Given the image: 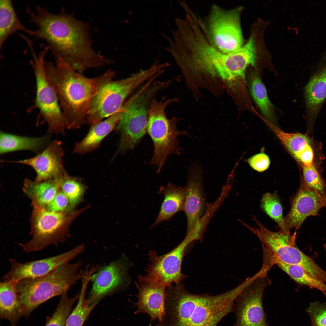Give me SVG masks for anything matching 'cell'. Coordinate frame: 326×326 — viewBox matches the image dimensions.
<instances>
[{
  "label": "cell",
  "mask_w": 326,
  "mask_h": 326,
  "mask_svg": "<svg viewBox=\"0 0 326 326\" xmlns=\"http://www.w3.org/2000/svg\"><path fill=\"white\" fill-rule=\"evenodd\" d=\"M252 217L258 229L244 225L260 240L264 250L282 262L298 265L307 272L312 270L314 260L296 247V232L292 235L290 232H285L280 229L272 232L263 225L255 216Z\"/></svg>",
  "instance_id": "12"
},
{
  "label": "cell",
  "mask_w": 326,
  "mask_h": 326,
  "mask_svg": "<svg viewBox=\"0 0 326 326\" xmlns=\"http://www.w3.org/2000/svg\"><path fill=\"white\" fill-rule=\"evenodd\" d=\"M81 266L80 262L68 263L43 276L17 281L16 287L23 316L28 317L43 303L67 292L84 276L86 270H80Z\"/></svg>",
  "instance_id": "5"
},
{
  "label": "cell",
  "mask_w": 326,
  "mask_h": 326,
  "mask_svg": "<svg viewBox=\"0 0 326 326\" xmlns=\"http://www.w3.org/2000/svg\"><path fill=\"white\" fill-rule=\"evenodd\" d=\"M31 218V239L18 245L26 253L43 250L49 246H57L68 236V227L71 215L67 213H56L44 207L32 206Z\"/></svg>",
  "instance_id": "10"
},
{
  "label": "cell",
  "mask_w": 326,
  "mask_h": 326,
  "mask_svg": "<svg viewBox=\"0 0 326 326\" xmlns=\"http://www.w3.org/2000/svg\"><path fill=\"white\" fill-rule=\"evenodd\" d=\"M138 279V300L134 304L137 309L134 313L148 314L152 322L157 319L161 321L165 313L166 287L157 283Z\"/></svg>",
  "instance_id": "21"
},
{
  "label": "cell",
  "mask_w": 326,
  "mask_h": 326,
  "mask_svg": "<svg viewBox=\"0 0 326 326\" xmlns=\"http://www.w3.org/2000/svg\"><path fill=\"white\" fill-rule=\"evenodd\" d=\"M125 107L124 104L118 111L105 120L91 125L86 135L75 145L73 152L83 154L93 151L98 148L103 139L112 131L115 130Z\"/></svg>",
  "instance_id": "22"
},
{
  "label": "cell",
  "mask_w": 326,
  "mask_h": 326,
  "mask_svg": "<svg viewBox=\"0 0 326 326\" xmlns=\"http://www.w3.org/2000/svg\"><path fill=\"white\" fill-rule=\"evenodd\" d=\"M291 208L283 217L285 232L295 229L296 232L308 216L318 215L321 208L326 207V194L320 193L308 188L301 177L299 187L290 200Z\"/></svg>",
  "instance_id": "16"
},
{
  "label": "cell",
  "mask_w": 326,
  "mask_h": 326,
  "mask_svg": "<svg viewBox=\"0 0 326 326\" xmlns=\"http://www.w3.org/2000/svg\"><path fill=\"white\" fill-rule=\"evenodd\" d=\"M17 282L4 280L0 283V317L16 326L23 316L21 305L16 287Z\"/></svg>",
  "instance_id": "24"
},
{
  "label": "cell",
  "mask_w": 326,
  "mask_h": 326,
  "mask_svg": "<svg viewBox=\"0 0 326 326\" xmlns=\"http://www.w3.org/2000/svg\"><path fill=\"white\" fill-rule=\"evenodd\" d=\"M241 291L237 286L216 295L197 294L180 283L165 290V313L155 326H217L233 312L235 301Z\"/></svg>",
  "instance_id": "2"
},
{
  "label": "cell",
  "mask_w": 326,
  "mask_h": 326,
  "mask_svg": "<svg viewBox=\"0 0 326 326\" xmlns=\"http://www.w3.org/2000/svg\"><path fill=\"white\" fill-rule=\"evenodd\" d=\"M69 200L60 190L52 201L44 207L49 211L56 213H69Z\"/></svg>",
  "instance_id": "36"
},
{
  "label": "cell",
  "mask_w": 326,
  "mask_h": 326,
  "mask_svg": "<svg viewBox=\"0 0 326 326\" xmlns=\"http://www.w3.org/2000/svg\"><path fill=\"white\" fill-rule=\"evenodd\" d=\"M49 50L47 47L38 55L31 50V61L36 83V94L34 107L39 111V116L48 126L49 133L64 134L66 123L57 93L46 75L45 57Z\"/></svg>",
  "instance_id": "9"
},
{
  "label": "cell",
  "mask_w": 326,
  "mask_h": 326,
  "mask_svg": "<svg viewBox=\"0 0 326 326\" xmlns=\"http://www.w3.org/2000/svg\"><path fill=\"white\" fill-rule=\"evenodd\" d=\"M323 247H324V250H325V252H326V243L325 244H324V245H323Z\"/></svg>",
  "instance_id": "39"
},
{
  "label": "cell",
  "mask_w": 326,
  "mask_h": 326,
  "mask_svg": "<svg viewBox=\"0 0 326 326\" xmlns=\"http://www.w3.org/2000/svg\"><path fill=\"white\" fill-rule=\"evenodd\" d=\"M85 248V245L82 244L55 256L24 263L20 262L15 259L10 258V268L3 279L4 280L17 282L24 279L43 276L69 263L82 253Z\"/></svg>",
  "instance_id": "17"
},
{
  "label": "cell",
  "mask_w": 326,
  "mask_h": 326,
  "mask_svg": "<svg viewBox=\"0 0 326 326\" xmlns=\"http://www.w3.org/2000/svg\"><path fill=\"white\" fill-rule=\"evenodd\" d=\"M247 161L252 168L259 172L267 170L270 162L269 156L263 152L253 155L247 160Z\"/></svg>",
  "instance_id": "38"
},
{
  "label": "cell",
  "mask_w": 326,
  "mask_h": 326,
  "mask_svg": "<svg viewBox=\"0 0 326 326\" xmlns=\"http://www.w3.org/2000/svg\"><path fill=\"white\" fill-rule=\"evenodd\" d=\"M302 177L305 185L309 188L320 193L326 194V184L313 164L302 167Z\"/></svg>",
  "instance_id": "35"
},
{
  "label": "cell",
  "mask_w": 326,
  "mask_h": 326,
  "mask_svg": "<svg viewBox=\"0 0 326 326\" xmlns=\"http://www.w3.org/2000/svg\"><path fill=\"white\" fill-rule=\"evenodd\" d=\"M304 95L307 133L313 131L320 112L326 101V59L311 75L304 87Z\"/></svg>",
  "instance_id": "20"
},
{
  "label": "cell",
  "mask_w": 326,
  "mask_h": 326,
  "mask_svg": "<svg viewBox=\"0 0 326 326\" xmlns=\"http://www.w3.org/2000/svg\"><path fill=\"white\" fill-rule=\"evenodd\" d=\"M175 59L183 72L188 71L218 75L225 81L232 78L238 68L235 52L225 53L211 43L203 27L194 21L180 31L176 47Z\"/></svg>",
  "instance_id": "4"
},
{
  "label": "cell",
  "mask_w": 326,
  "mask_h": 326,
  "mask_svg": "<svg viewBox=\"0 0 326 326\" xmlns=\"http://www.w3.org/2000/svg\"><path fill=\"white\" fill-rule=\"evenodd\" d=\"M64 153L61 142L54 140L43 151L33 157L9 162L31 167L36 173L37 181L56 179L68 174L63 165Z\"/></svg>",
  "instance_id": "19"
},
{
  "label": "cell",
  "mask_w": 326,
  "mask_h": 326,
  "mask_svg": "<svg viewBox=\"0 0 326 326\" xmlns=\"http://www.w3.org/2000/svg\"><path fill=\"white\" fill-rule=\"evenodd\" d=\"M20 31L33 36L34 31L27 28L22 23L10 0H0V48L6 39L15 32Z\"/></svg>",
  "instance_id": "27"
},
{
  "label": "cell",
  "mask_w": 326,
  "mask_h": 326,
  "mask_svg": "<svg viewBox=\"0 0 326 326\" xmlns=\"http://www.w3.org/2000/svg\"><path fill=\"white\" fill-rule=\"evenodd\" d=\"M164 196L160 211L152 227L170 219L177 213L183 210L186 194V187H177L169 183L161 186L158 191Z\"/></svg>",
  "instance_id": "25"
},
{
  "label": "cell",
  "mask_w": 326,
  "mask_h": 326,
  "mask_svg": "<svg viewBox=\"0 0 326 326\" xmlns=\"http://www.w3.org/2000/svg\"><path fill=\"white\" fill-rule=\"evenodd\" d=\"M267 272L255 279L236 298L233 308L236 320L232 326H268L262 305L264 291L271 283Z\"/></svg>",
  "instance_id": "14"
},
{
  "label": "cell",
  "mask_w": 326,
  "mask_h": 326,
  "mask_svg": "<svg viewBox=\"0 0 326 326\" xmlns=\"http://www.w3.org/2000/svg\"><path fill=\"white\" fill-rule=\"evenodd\" d=\"M79 296L78 293L72 298L68 296L67 292L62 295L56 308L45 326H65L66 320Z\"/></svg>",
  "instance_id": "32"
},
{
  "label": "cell",
  "mask_w": 326,
  "mask_h": 326,
  "mask_svg": "<svg viewBox=\"0 0 326 326\" xmlns=\"http://www.w3.org/2000/svg\"><path fill=\"white\" fill-rule=\"evenodd\" d=\"M177 100L165 97L159 101L154 99L149 109L147 132L154 147L150 163L158 167V171H160L169 155L179 154L178 136L180 135H188L187 131L177 129V118L174 117L168 119L166 114L167 107Z\"/></svg>",
  "instance_id": "8"
},
{
  "label": "cell",
  "mask_w": 326,
  "mask_h": 326,
  "mask_svg": "<svg viewBox=\"0 0 326 326\" xmlns=\"http://www.w3.org/2000/svg\"><path fill=\"white\" fill-rule=\"evenodd\" d=\"M55 59V65L45 61L46 75L57 93L66 128L77 129L85 123L94 96L103 86L113 79L116 73L110 69L100 75L89 78L73 69L62 58Z\"/></svg>",
  "instance_id": "3"
},
{
  "label": "cell",
  "mask_w": 326,
  "mask_h": 326,
  "mask_svg": "<svg viewBox=\"0 0 326 326\" xmlns=\"http://www.w3.org/2000/svg\"><path fill=\"white\" fill-rule=\"evenodd\" d=\"M190 234H186L183 240L174 248L167 253L158 255L156 252L151 250L149 253L150 263L144 276L141 279L160 283L167 287L174 283H180L186 276L181 273V265L186 249L189 245L195 240Z\"/></svg>",
  "instance_id": "13"
},
{
  "label": "cell",
  "mask_w": 326,
  "mask_h": 326,
  "mask_svg": "<svg viewBox=\"0 0 326 326\" xmlns=\"http://www.w3.org/2000/svg\"><path fill=\"white\" fill-rule=\"evenodd\" d=\"M89 275L82 279V286L77 303L68 316L65 326H82L95 306L91 305L86 297V289L90 281Z\"/></svg>",
  "instance_id": "31"
},
{
  "label": "cell",
  "mask_w": 326,
  "mask_h": 326,
  "mask_svg": "<svg viewBox=\"0 0 326 326\" xmlns=\"http://www.w3.org/2000/svg\"><path fill=\"white\" fill-rule=\"evenodd\" d=\"M241 7L226 10L216 5L212 7L206 24L207 37L213 46L225 53L241 48L243 38L240 24Z\"/></svg>",
  "instance_id": "11"
},
{
  "label": "cell",
  "mask_w": 326,
  "mask_h": 326,
  "mask_svg": "<svg viewBox=\"0 0 326 326\" xmlns=\"http://www.w3.org/2000/svg\"><path fill=\"white\" fill-rule=\"evenodd\" d=\"M203 172L202 166L198 162L191 165L189 169L183 209L187 221L186 234L197 227L207 209L203 190Z\"/></svg>",
  "instance_id": "18"
},
{
  "label": "cell",
  "mask_w": 326,
  "mask_h": 326,
  "mask_svg": "<svg viewBox=\"0 0 326 326\" xmlns=\"http://www.w3.org/2000/svg\"><path fill=\"white\" fill-rule=\"evenodd\" d=\"M36 8L35 13L27 8L30 21L37 27L34 36L46 41L55 58H62L73 68L88 63L94 53L88 24L63 9L54 14L39 5Z\"/></svg>",
  "instance_id": "1"
},
{
  "label": "cell",
  "mask_w": 326,
  "mask_h": 326,
  "mask_svg": "<svg viewBox=\"0 0 326 326\" xmlns=\"http://www.w3.org/2000/svg\"><path fill=\"white\" fill-rule=\"evenodd\" d=\"M64 177L41 181L26 179L23 191L31 200L32 206L45 207L52 201L60 190Z\"/></svg>",
  "instance_id": "23"
},
{
  "label": "cell",
  "mask_w": 326,
  "mask_h": 326,
  "mask_svg": "<svg viewBox=\"0 0 326 326\" xmlns=\"http://www.w3.org/2000/svg\"><path fill=\"white\" fill-rule=\"evenodd\" d=\"M0 138L1 155L21 150L37 152L47 144L49 138L47 136L31 137L3 132L0 133Z\"/></svg>",
  "instance_id": "26"
},
{
  "label": "cell",
  "mask_w": 326,
  "mask_h": 326,
  "mask_svg": "<svg viewBox=\"0 0 326 326\" xmlns=\"http://www.w3.org/2000/svg\"><path fill=\"white\" fill-rule=\"evenodd\" d=\"M308 312L313 326H326V306L314 303L311 305Z\"/></svg>",
  "instance_id": "37"
},
{
  "label": "cell",
  "mask_w": 326,
  "mask_h": 326,
  "mask_svg": "<svg viewBox=\"0 0 326 326\" xmlns=\"http://www.w3.org/2000/svg\"><path fill=\"white\" fill-rule=\"evenodd\" d=\"M263 210L278 225L279 229L284 227L283 210L280 199L277 193H267L264 194L261 201Z\"/></svg>",
  "instance_id": "34"
},
{
  "label": "cell",
  "mask_w": 326,
  "mask_h": 326,
  "mask_svg": "<svg viewBox=\"0 0 326 326\" xmlns=\"http://www.w3.org/2000/svg\"><path fill=\"white\" fill-rule=\"evenodd\" d=\"M155 62L148 69L120 80H112L103 86L93 97L88 109L85 123H98L120 110L127 97L135 89L161 71Z\"/></svg>",
  "instance_id": "7"
},
{
  "label": "cell",
  "mask_w": 326,
  "mask_h": 326,
  "mask_svg": "<svg viewBox=\"0 0 326 326\" xmlns=\"http://www.w3.org/2000/svg\"><path fill=\"white\" fill-rule=\"evenodd\" d=\"M128 267L126 258L123 256L98 268L90 278L92 286L87 299L88 302L96 306L105 297L125 287Z\"/></svg>",
  "instance_id": "15"
},
{
  "label": "cell",
  "mask_w": 326,
  "mask_h": 326,
  "mask_svg": "<svg viewBox=\"0 0 326 326\" xmlns=\"http://www.w3.org/2000/svg\"><path fill=\"white\" fill-rule=\"evenodd\" d=\"M60 190L69 200V211L70 212L82 198L85 186L78 179L67 174L63 178Z\"/></svg>",
  "instance_id": "33"
},
{
  "label": "cell",
  "mask_w": 326,
  "mask_h": 326,
  "mask_svg": "<svg viewBox=\"0 0 326 326\" xmlns=\"http://www.w3.org/2000/svg\"><path fill=\"white\" fill-rule=\"evenodd\" d=\"M247 79L249 91L254 101L267 120L275 125L276 118L273 106L259 75L255 71L251 70L248 73Z\"/></svg>",
  "instance_id": "28"
},
{
  "label": "cell",
  "mask_w": 326,
  "mask_h": 326,
  "mask_svg": "<svg viewBox=\"0 0 326 326\" xmlns=\"http://www.w3.org/2000/svg\"><path fill=\"white\" fill-rule=\"evenodd\" d=\"M270 125L281 142L296 160L302 154L312 148L311 140L308 135L299 133H286L276 126Z\"/></svg>",
  "instance_id": "29"
},
{
  "label": "cell",
  "mask_w": 326,
  "mask_h": 326,
  "mask_svg": "<svg viewBox=\"0 0 326 326\" xmlns=\"http://www.w3.org/2000/svg\"><path fill=\"white\" fill-rule=\"evenodd\" d=\"M270 259L273 265H277L295 281L318 289L326 296L325 283L314 278L299 266L284 263L272 256H270Z\"/></svg>",
  "instance_id": "30"
},
{
  "label": "cell",
  "mask_w": 326,
  "mask_h": 326,
  "mask_svg": "<svg viewBox=\"0 0 326 326\" xmlns=\"http://www.w3.org/2000/svg\"><path fill=\"white\" fill-rule=\"evenodd\" d=\"M167 87L165 81L146 82L125 103L126 108L115 130L120 135L115 155L133 149L147 132L149 110L156 95Z\"/></svg>",
  "instance_id": "6"
}]
</instances>
